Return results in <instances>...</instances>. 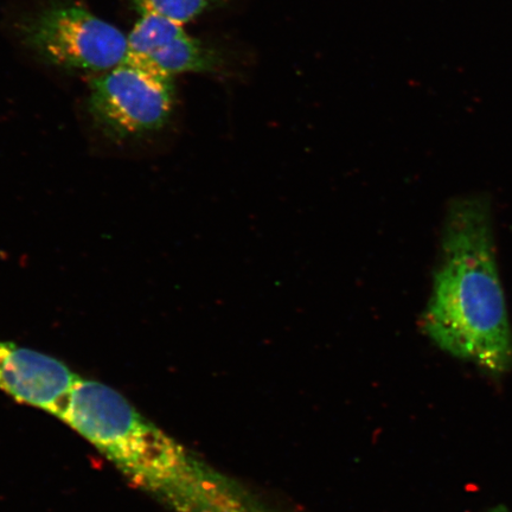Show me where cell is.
<instances>
[{
  "mask_svg": "<svg viewBox=\"0 0 512 512\" xmlns=\"http://www.w3.org/2000/svg\"><path fill=\"white\" fill-rule=\"evenodd\" d=\"M62 420L174 512H274L271 503L203 462L106 384L80 377Z\"/></svg>",
  "mask_w": 512,
  "mask_h": 512,
  "instance_id": "1",
  "label": "cell"
},
{
  "mask_svg": "<svg viewBox=\"0 0 512 512\" xmlns=\"http://www.w3.org/2000/svg\"><path fill=\"white\" fill-rule=\"evenodd\" d=\"M440 349L499 375L512 368V332L499 280L488 202L463 198L448 210L443 254L424 315Z\"/></svg>",
  "mask_w": 512,
  "mask_h": 512,
  "instance_id": "2",
  "label": "cell"
},
{
  "mask_svg": "<svg viewBox=\"0 0 512 512\" xmlns=\"http://www.w3.org/2000/svg\"><path fill=\"white\" fill-rule=\"evenodd\" d=\"M19 40L41 60L81 72H107L128 56V38L74 0H50L16 25Z\"/></svg>",
  "mask_w": 512,
  "mask_h": 512,
  "instance_id": "3",
  "label": "cell"
},
{
  "mask_svg": "<svg viewBox=\"0 0 512 512\" xmlns=\"http://www.w3.org/2000/svg\"><path fill=\"white\" fill-rule=\"evenodd\" d=\"M176 106L174 79L140 57L128 54L91 82L88 111L114 140L137 139L168 125Z\"/></svg>",
  "mask_w": 512,
  "mask_h": 512,
  "instance_id": "4",
  "label": "cell"
},
{
  "mask_svg": "<svg viewBox=\"0 0 512 512\" xmlns=\"http://www.w3.org/2000/svg\"><path fill=\"white\" fill-rule=\"evenodd\" d=\"M79 379L54 357L0 341V389L24 405L62 420Z\"/></svg>",
  "mask_w": 512,
  "mask_h": 512,
  "instance_id": "5",
  "label": "cell"
},
{
  "mask_svg": "<svg viewBox=\"0 0 512 512\" xmlns=\"http://www.w3.org/2000/svg\"><path fill=\"white\" fill-rule=\"evenodd\" d=\"M128 38V54L174 76L216 73L224 66L221 51L184 31L182 24L156 15H140Z\"/></svg>",
  "mask_w": 512,
  "mask_h": 512,
  "instance_id": "6",
  "label": "cell"
},
{
  "mask_svg": "<svg viewBox=\"0 0 512 512\" xmlns=\"http://www.w3.org/2000/svg\"><path fill=\"white\" fill-rule=\"evenodd\" d=\"M130 3L140 15H156L183 25L222 8L228 0H130Z\"/></svg>",
  "mask_w": 512,
  "mask_h": 512,
  "instance_id": "7",
  "label": "cell"
},
{
  "mask_svg": "<svg viewBox=\"0 0 512 512\" xmlns=\"http://www.w3.org/2000/svg\"><path fill=\"white\" fill-rule=\"evenodd\" d=\"M501 512H503V511H501Z\"/></svg>",
  "mask_w": 512,
  "mask_h": 512,
  "instance_id": "8",
  "label": "cell"
}]
</instances>
